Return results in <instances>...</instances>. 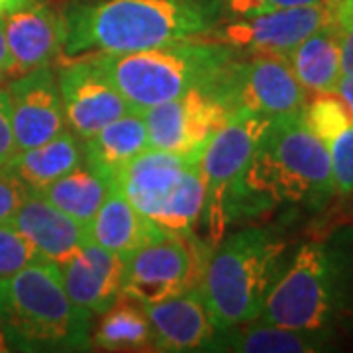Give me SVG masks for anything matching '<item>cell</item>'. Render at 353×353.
I'll return each instance as SVG.
<instances>
[{
    "mask_svg": "<svg viewBox=\"0 0 353 353\" xmlns=\"http://www.w3.org/2000/svg\"><path fill=\"white\" fill-rule=\"evenodd\" d=\"M222 0H88L67 12L63 53H128L201 38L224 20Z\"/></svg>",
    "mask_w": 353,
    "mask_h": 353,
    "instance_id": "cell-1",
    "label": "cell"
},
{
    "mask_svg": "<svg viewBox=\"0 0 353 353\" xmlns=\"http://www.w3.org/2000/svg\"><path fill=\"white\" fill-rule=\"evenodd\" d=\"M336 192L328 145L303 112L271 118L230 199V220L277 204L320 206Z\"/></svg>",
    "mask_w": 353,
    "mask_h": 353,
    "instance_id": "cell-2",
    "label": "cell"
},
{
    "mask_svg": "<svg viewBox=\"0 0 353 353\" xmlns=\"http://www.w3.org/2000/svg\"><path fill=\"white\" fill-rule=\"evenodd\" d=\"M287 267V241L269 228H245L216 243L199 290L216 330L252 322Z\"/></svg>",
    "mask_w": 353,
    "mask_h": 353,
    "instance_id": "cell-3",
    "label": "cell"
},
{
    "mask_svg": "<svg viewBox=\"0 0 353 353\" xmlns=\"http://www.w3.org/2000/svg\"><path fill=\"white\" fill-rule=\"evenodd\" d=\"M0 318L14 352H88L92 316L73 304L59 265L41 257L0 279Z\"/></svg>",
    "mask_w": 353,
    "mask_h": 353,
    "instance_id": "cell-4",
    "label": "cell"
},
{
    "mask_svg": "<svg viewBox=\"0 0 353 353\" xmlns=\"http://www.w3.org/2000/svg\"><path fill=\"white\" fill-rule=\"evenodd\" d=\"M236 55V50L204 38L128 53H92L134 112L212 83Z\"/></svg>",
    "mask_w": 353,
    "mask_h": 353,
    "instance_id": "cell-5",
    "label": "cell"
},
{
    "mask_svg": "<svg viewBox=\"0 0 353 353\" xmlns=\"http://www.w3.org/2000/svg\"><path fill=\"white\" fill-rule=\"evenodd\" d=\"M338 265L320 241L304 243L255 320L292 330H328L338 310Z\"/></svg>",
    "mask_w": 353,
    "mask_h": 353,
    "instance_id": "cell-6",
    "label": "cell"
},
{
    "mask_svg": "<svg viewBox=\"0 0 353 353\" xmlns=\"http://www.w3.org/2000/svg\"><path fill=\"white\" fill-rule=\"evenodd\" d=\"M271 118L261 114L241 112L220 128L202 152L204 204L201 224L204 226L208 248L212 250L226 236L230 220V199L241 173L252 159L255 145L269 126Z\"/></svg>",
    "mask_w": 353,
    "mask_h": 353,
    "instance_id": "cell-7",
    "label": "cell"
},
{
    "mask_svg": "<svg viewBox=\"0 0 353 353\" xmlns=\"http://www.w3.org/2000/svg\"><path fill=\"white\" fill-rule=\"evenodd\" d=\"M232 116L241 112L275 118L304 110L308 92L285 57L273 53H238L210 83Z\"/></svg>",
    "mask_w": 353,
    "mask_h": 353,
    "instance_id": "cell-8",
    "label": "cell"
},
{
    "mask_svg": "<svg viewBox=\"0 0 353 353\" xmlns=\"http://www.w3.org/2000/svg\"><path fill=\"white\" fill-rule=\"evenodd\" d=\"M199 253L194 236L163 232L124 257L122 296L145 306L199 287Z\"/></svg>",
    "mask_w": 353,
    "mask_h": 353,
    "instance_id": "cell-9",
    "label": "cell"
},
{
    "mask_svg": "<svg viewBox=\"0 0 353 353\" xmlns=\"http://www.w3.org/2000/svg\"><path fill=\"white\" fill-rule=\"evenodd\" d=\"M338 0H322L306 6L279 8L248 18H230L201 38L220 41L238 53L285 55L318 28L336 20Z\"/></svg>",
    "mask_w": 353,
    "mask_h": 353,
    "instance_id": "cell-10",
    "label": "cell"
},
{
    "mask_svg": "<svg viewBox=\"0 0 353 353\" xmlns=\"http://www.w3.org/2000/svg\"><path fill=\"white\" fill-rule=\"evenodd\" d=\"M141 116L148 128L150 148L185 157H202L210 138L234 118L210 88V83L152 106Z\"/></svg>",
    "mask_w": 353,
    "mask_h": 353,
    "instance_id": "cell-11",
    "label": "cell"
},
{
    "mask_svg": "<svg viewBox=\"0 0 353 353\" xmlns=\"http://www.w3.org/2000/svg\"><path fill=\"white\" fill-rule=\"evenodd\" d=\"M67 128L87 139L101 128L134 112L92 55H81L57 71Z\"/></svg>",
    "mask_w": 353,
    "mask_h": 353,
    "instance_id": "cell-12",
    "label": "cell"
},
{
    "mask_svg": "<svg viewBox=\"0 0 353 353\" xmlns=\"http://www.w3.org/2000/svg\"><path fill=\"white\" fill-rule=\"evenodd\" d=\"M6 88L18 152L41 145L67 130L57 71L51 65L6 79Z\"/></svg>",
    "mask_w": 353,
    "mask_h": 353,
    "instance_id": "cell-13",
    "label": "cell"
},
{
    "mask_svg": "<svg viewBox=\"0 0 353 353\" xmlns=\"http://www.w3.org/2000/svg\"><path fill=\"white\" fill-rule=\"evenodd\" d=\"M2 26L18 75L53 65L63 55L67 18L48 0H32L24 8L2 16Z\"/></svg>",
    "mask_w": 353,
    "mask_h": 353,
    "instance_id": "cell-14",
    "label": "cell"
},
{
    "mask_svg": "<svg viewBox=\"0 0 353 353\" xmlns=\"http://www.w3.org/2000/svg\"><path fill=\"white\" fill-rule=\"evenodd\" d=\"M63 287L83 312L101 316L122 296L124 259L87 240L59 263Z\"/></svg>",
    "mask_w": 353,
    "mask_h": 353,
    "instance_id": "cell-15",
    "label": "cell"
},
{
    "mask_svg": "<svg viewBox=\"0 0 353 353\" xmlns=\"http://www.w3.org/2000/svg\"><path fill=\"white\" fill-rule=\"evenodd\" d=\"M196 159L201 157H185L148 148L118 173L114 183L141 214L155 222Z\"/></svg>",
    "mask_w": 353,
    "mask_h": 353,
    "instance_id": "cell-16",
    "label": "cell"
},
{
    "mask_svg": "<svg viewBox=\"0 0 353 353\" xmlns=\"http://www.w3.org/2000/svg\"><path fill=\"white\" fill-rule=\"evenodd\" d=\"M143 308L152 322L155 352H204L214 336L199 287Z\"/></svg>",
    "mask_w": 353,
    "mask_h": 353,
    "instance_id": "cell-17",
    "label": "cell"
},
{
    "mask_svg": "<svg viewBox=\"0 0 353 353\" xmlns=\"http://www.w3.org/2000/svg\"><path fill=\"white\" fill-rule=\"evenodd\" d=\"M10 222L36 245L46 259L57 265L63 263L88 240L87 224L75 220L39 192L32 190Z\"/></svg>",
    "mask_w": 353,
    "mask_h": 353,
    "instance_id": "cell-18",
    "label": "cell"
},
{
    "mask_svg": "<svg viewBox=\"0 0 353 353\" xmlns=\"http://www.w3.org/2000/svg\"><path fill=\"white\" fill-rule=\"evenodd\" d=\"M330 330H292L252 320L216 330L204 352L312 353L328 345Z\"/></svg>",
    "mask_w": 353,
    "mask_h": 353,
    "instance_id": "cell-19",
    "label": "cell"
},
{
    "mask_svg": "<svg viewBox=\"0 0 353 353\" xmlns=\"http://www.w3.org/2000/svg\"><path fill=\"white\" fill-rule=\"evenodd\" d=\"M161 234L163 230L141 214L116 183L110 185L99 212L88 224V240L120 255L122 259Z\"/></svg>",
    "mask_w": 353,
    "mask_h": 353,
    "instance_id": "cell-20",
    "label": "cell"
},
{
    "mask_svg": "<svg viewBox=\"0 0 353 353\" xmlns=\"http://www.w3.org/2000/svg\"><path fill=\"white\" fill-rule=\"evenodd\" d=\"M148 148L150 138L141 112L124 114L83 139L85 163L110 183L116 181L118 173L134 157Z\"/></svg>",
    "mask_w": 353,
    "mask_h": 353,
    "instance_id": "cell-21",
    "label": "cell"
},
{
    "mask_svg": "<svg viewBox=\"0 0 353 353\" xmlns=\"http://www.w3.org/2000/svg\"><path fill=\"white\" fill-rule=\"evenodd\" d=\"M289 63L306 92H336L341 79L340 28L332 20L303 39L289 53L281 55Z\"/></svg>",
    "mask_w": 353,
    "mask_h": 353,
    "instance_id": "cell-22",
    "label": "cell"
},
{
    "mask_svg": "<svg viewBox=\"0 0 353 353\" xmlns=\"http://www.w3.org/2000/svg\"><path fill=\"white\" fill-rule=\"evenodd\" d=\"M83 163V139L67 128L41 145L18 152L8 165L28 189L38 192Z\"/></svg>",
    "mask_w": 353,
    "mask_h": 353,
    "instance_id": "cell-23",
    "label": "cell"
},
{
    "mask_svg": "<svg viewBox=\"0 0 353 353\" xmlns=\"http://www.w3.org/2000/svg\"><path fill=\"white\" fill-rule=\"evenodd\" d=\"M90 345L102 352H155V338L150 318L141 304L120 296L102 312Z\"/></svg>",
    "mask_w": 353,
    "mask_h": 353,
    "instance_id": "cell-24",
    "label": "cell"
},
{
    "mask_svg": "<svg viewBox=\"0 0 353 353\" xmlns=\"http://www.w3.org/2000/svg\"><path fill=\"white\" fill-rule=\"evenodd\" d=\"M110 185L112 183L106 181L101 173L83 163L38 192L51 204L88 226L99 212Z\"/></svg>",
    "mask_w": 353,
    "mask_h": 353,
    "instance_id": "cell-25",
    "label": "cell"
},
{
    "mask_svg": "<svg viewBox=\"0 0 353 353\" xmlns=\"http://www.w3.org/2000/svg\"><path fill=\"white\" fill-rule=\"evenodd\" d=\"M303 118L316 138L322 139L326 145H330L345 128L353 124L345 102L336 92H322L316 94L310 102L306 101Z\"/></svg>",
    "mask_w": 353,
    "mask_h": 353,
    "instance_id": "cell-26",
    "label": "cell"
},
{
    "mask_svg": "<svg viewBox=\"0 0 353 353\" xmlns=\"http://www.w3.org/2000/svg\"><path fill=\"white\" fill-rule=\"evenodd\" d=\"M43 255L12 222H0V279L14 275Z\"/></svg>",
    "mask_w": 353,
    "mask_h": 353,
    "instance_id": "cell-27",
    "label": "cell"
},
{
    "mask_svg": "<svg viewBox=\"0 0 353 353\" xmlns=\"http://www.w3.org/2000/svg\"><path fill=\"white\" fill-rule=\"evenodd\" d=\"M334 187L341 194H353V124L328 145Z\"/></svg>",
    "mask_w": 353,
    "mask_h": 353,
    "instance_id": "cell-28",
    "label": "cell"
},
{
    "mask_svg": "<svg viewBox=\"0 0 353 353\" xmlns=\"http://www.w3.org/2000/svg\"><path fill=\"white\" fill-rule=\"evenodd\" d=\"M28 194L30 189L10 169V165H2L0 167V222H10Z\"/></svg>",
    "mask_w": 353,
    "mask_h": 353,
    "instance_id": "cell-29",
    "label": "cell"
},
{
    "mask_svg": "<svg viewBox=\"0 0 353 353\" xmlns=\"http://www.w3.org/2000/svg\"><path fill=\"white\" fill-rule=\"evenodd\" d=\"M316 2H322V0H222L224 14H230L232 18H248V16L269 12V10L306 6V4H316Z\"/></svg>",
    "mask_w": 353,
    "mask_h": 353,
    "instance_id": "cell-30",
    "label": "cell"
},
{
    "mask_svg": "<svg viewBox=\"0 0 353 353\" xmlns=\"http://www.w3.org/2000/svg\"><path fill=\"white\" fill-rule=\"evenodd\" d=\"M18 153L16 139H14L12 122H10V99L6 79H0V167L8 165Z\"/></svg>",
    "mask_w": 353,
    "mask_h": 353,
    "instance_id": "cell-31",
    "label": "cell"
},
{
    "mask_svg": "<svg viewBox=\"0 0 353 353\" xmlns=\"http://www.w3.org/2000/svg\"><path fill=\"white\" fill-rule=\"evenodd\" d=\"M336 22L340 28L341 75H353V6H338Z\"/></svg>",
    "mask_w": 353,
    "mask_h": 353,
    "instance_id": "cell-32",
    "label": "cell"
},
{
    "mask_svg": "<svg viewBox=\"0 0 353 353\" xmlns=\"http://www.w3.org/2000/svg\"><path fill=\"white\" fill-rule=\"evenodd\" d=\"M16 65H14L12 55L6 43V36H4V26H2V18H0V79H10L16 77Z\"/></svg>",
    "mask_w": 353,
    "mask_h": 353,
    "instance_id": "cell-33",
    "label": "cell"
},
{
    "mask_svg": "<svg viewBox=\"0 0 353 353\" xmlns=\"http://www.w3.org/2000/svg\"><path fill=\"white\" fill-rule=\"evenodd\" d=\"M336 94L345 102V106H347L353 120V75H341L338 88H336Z\"/></svg>",
    "mask_w": 353,
    "mask_h": 353,
    "instance_id": "cell-34",
    "label": "cell"
},
{
    "mask_svg": "<svg viewBox=\"0 0 353 353\" xmlns=\"http://www.w3.org/2000/svg\"><path fill=\"white\" fill-rule=\"evenodd\" d=\"M32 0H0V18L14 12V10H18V8H24Z\"/></svg>",
    "mask_w": 353,
    "mask_h": 353,
    "instance_id": "cell-35",
    "label": "cell"
},
{
    "mask_svg": "<svg viewBox=\"0 0 353 353\" xmlns=\"http://www.w3.org/2000/svg\"><path fill=\"white\" fill-rule=\"evenodd\" d=\"M8 352H14V347H12V343H10L8 334H6L4 322H2V318H0V353H8Z\"/></svg>",
    "mask_w": 353,
    "mask_h": 353,
    "instance_id": "cell-36",
    "label": "cell"
},
{
    "mask_svg": "<svg viewBox=\"0 0 353 353\" xmlns=\"http://www.w3.org/2000/svg\"><path fill=\"white\" fill-rule=\"evenodd\" d=\"M338 6H353V0H338Z\"/></svg>",
    "mask_w": 353,
    "mask_h": 353,
    "instance_id": "cell-37",
    "label": "cell"
}]
</instances>
